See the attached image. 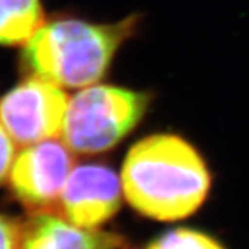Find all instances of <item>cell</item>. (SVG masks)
<instances>
[{"mask_svg":"<svg viewBox=\"0 0 249 249\" xmlns=\"http://www.w3.org/2000/svg\"><path fill=\"white\" fill-rule=\"evenodd\" d=\"M148 249H224L212 237L204 232L178 229L166 232L165 235L154 241Z\"/></svg>","mask_w":249,"mask_h":249,"instance_id":"9","label":"cell"},{"mask_svg":"<svg viewBox=\"0 0 249 249\" xmlns=\"http://www.w3.org/2000/svg\"><path fill=\"white\" fill-rule=\"evenodd\" d=\"M121 190L119 178L107 165H78L64 187L58 213L76 226L97 229L119 211Z\"/></svg>","mask_w":249,"mask_h":249,"instance_id":"6","label":"cell"},{"mask_svg":"<svg viewBox=\"0 0 249 249\" xmlns=\"http://www.w3.org/2000/svg\"><path fill=\"white\" fill-rule=\"evenodd\" d=\"M211 173L196 148L176 134H151L129 150L122 166L127 202L145 217L181 220L204 204Z\"/></svg>","mask_w":249,"mask_h":249,"instance_id":"1","label":"cell"},{"mask_svg":"<svg viewBox=\"0 0 249 249\" xmlns=\"http://www.w3.org/2000/svg\"><path fill=\"white\" fill-rule=\"evenodd\" d=\"M43 24L40 0H0V46L25 45Z\"/></svg>","mask_w":249,"mask_h":249,"instance_id":"8","label":"cell"},{"mask_svg":"<svg viewBox=\"0 0 249 249\" xmlns=\"http://www.w3.org/2000/svg\"><path fill=\"white\" fill-rule=\"evenodd\" d=\"M16 144L11 134L0 121V184L9 178L10 170L16 160Z\"/></svg>","mask_w":249,"mask_h":249,"instance_id":"10","label":"cell"},{"mask_svg":"<svg viewBox=\"0 0 249 249\" xmlns=\"http://www.w3.org/2000/svg\"><path fill=\"white\" fill-rule=\"evenodd\" d=\"M68 96L54 82L31 75L0 98V121L21 145L61 134Z\"/></svg>","mask_w":249,"mask_h":249,"instance_id":"5","label":"cell"},{"mask_svg":"<svg viewBox=\"0 0 249 249\" xmlns=\"http://www.w3.org/2000/svg\"><path fill=\"white\" fill-rule=\"evenodd\" d=\"M139 18L130 16L115 24L52 19L24 45L21 67L61 88L91 86L104 76L116 50L133 35Z\"/></svg>","mask_w":249,"mask_h":249,"instance_id":"2","label":"cell"},{"mask_svg":"<svg viewBox=\"0 0 249 249\" xmlns=\"http://www.w3.org/2000/svg\"><path fill=\"white\" fill-rule=\"evenodd\" d=\"M22 223L0 213V249H21Z\"/></svg>","mask_w":249,"mask_h":249,"instance_id":"11","label":"cell"},{"mask_svg":"<svg viewBox=\"0 0 249 249\" xmlns=\"http://www.w3.org/2000/svg\"><path fill=\"white\" fill-rule=\"evenodd\" d=\"M124 237L73 224L60 213L42 212L22 223L21 249H124Z\"/></svg>","mask_w":249,"mask_h":249,"instance_id":"7","label":"cell"},{"mask_svg":"<svg viewBox=\"0 0 249 249\" xmlns=\"http://www.w3.org/2000/svg\"><path fill=\"white\" fill-rule=\"evenodd\" d=\"M150 94L111 85L88 86L68 103L62 142L75 154L111 150L142 121Z\"/></svg>","mask_w":249,"mask_h":249,"instance_id":"3","label":"cell"},{"mask_svg":"<svg viewBox=\"0 0 249 249\" xmlns=\"http://www.w3.org/2000/svg\"><path fill=\"white\" fill-rule=\"evenodd\" d=\"M73 152L54 139L27 145L14 160L9 175L13 196L29 214L58 213L67 180L75 168Z\"/></svg>","mask_w":249,"mask_h":249,"instance_id":"4","label":"cell"}]
</instances>
